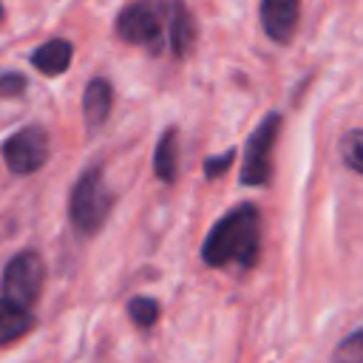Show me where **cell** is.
I'll return each instance as SVG.
<instances>
[{
    "label": "cell",
    "instance_id": "1",
    "mask_svg": "<svg viewBox=\"0 0 363 363\" xmlns=\"http://www.w3.org/2000/svg\"><path fill=\"white\" fill-rule=\"evenodd\" d=\"M261 250V216L252 204L233 207L221 221L213 224L204 238L201 258L207 267H252Z\"/></svg>",
    "mask_w": 363,
    "mask_h": 363
},
{
    "label": "cell",
    "instance_id": "2",
    "mask_svg": "<svg viewBox=\"0 0 363 363\" xmlns=\"http://www.w3.org/2000/svg\"><path fill=\"white\" fill-rule=\"evenodd\" d=\"M116 31L125 43L145 45L147 51L159 54L167 37V11L159 0H136L128 3L116 17Z\"/></svg>",
    "mask_w": 363,
    "mask_h": 363
},
{
    "label": "cell",
    "instance_id": "3",
    "mask_svg": "<svg viewBox=\"0 0 363 363\" xmlns=\"http://www.w3.org/2000/svg\"><path fill=\"white\" fill-rule=\"evenodd\" d=\"M111 210V193L102 182L99 167H88L71 193V221L79 233H94Z\"/></svg>",
    "mask_w": 363,
    "mask_h": 363
},
{
    "label": "cell",
    "instance_id": "4",
    "mask_svg": "<svg viewBox=\"0 0 363 363\" xmlns=\"http://www.w3.org/2000/svg\"><path fill=\"white\" fill-rule=\"evenodd\" d=\"M43 278H45V267H43L40 255L31 252V250L20 252L9 261L6 272H3V298L17 303V306L31 309V303L40 295Z\"/></svg>",
    "mask_w": 363,
    "mask_h": 363
},
{
    "label": "cell",
    "instance_id": "5",
    "mask_svg": "<svg viewBox=\"0 0 363 363\" xmlns=\"http://www.w3.org/2000/svg\"><path fill=\"white\" fill-rule=\"evenodd\" d=\"M281 128V113H267L261 119V125L250 133L247 147H244V167H241V182L244 184H267L269 182V156H272V145Z\"/></svg>",
    "mask_w": 363,
    "mask_h": 363
},
{
    "label": "cell",
    "instance_id": "6",
    "mask_svg": "<svg viewBox=\"0 0 363 363\" xmlns=\"http://www.w3.org/2000/svg\"><path fill=\"white\" fill-rule=\"evenodd\" d=\"M3 159H6L9 170L20 173V176H28V173L40 170L43 162L48 159V136H45V130L37 128V125L17 130L14 136H9L3 142Z\"/></svg>",
    "mask_w": 363,
    "mask_h": 363
},
{
    "label": "cell",
    "instance_id": "7",
    "mask_svg": "<svg viewBox=\"0 0 363 363\" xmlns=\"http://www.w3.org/2000/svg\"><path fill=\"white\" fill-rule=\"evenodd\" d=\"M261 26L269 40L289 43L298 26V0H261Z\"/></svg>",
    "mask_w": 363,
    "mask_h": 363
},
{
    "label": "cell",
    "instance_id": "8",
    "mask_svg": "<svg viewBox=\"0 0 363 363\" xmlns=\"http://www.w3.org/2000/svg\"><path fill=\"white\" fill-rule=\"evenodd\" d=\"M164 11H167V40H170V48L179 57H184L193 48V40H196L193 14L187 11V6L182 0H167Z\"/></svg>",
    "mask_w": 363,
    "mask_h": 363
},
{
    "label": "cell",
    "instance_id": "9",
    "mask_svg": "<svg viewBox=\"0 0 363 363\" xmlns=\"http://www.w3.org/2000/svg\"><path fill=\"white\" fill-rule=\"evenodd\" d=\"M111 99H113V94H111L108 79L96 77V79H91L85 85V94H82V116H85V125L88 128H99L108 119Z\"/></svg>",
    "mask_w": 363,
    "mask_h": 363
},
{
    "label": "cell",
    "instance_id": "10",
    "mask_svg": "<svg viewBox=\"0 0 363 363\" xmlns=\"http://www.w3.org/2000/svg\"><path fill=\"white\" fill-rule=\"evenodd\" d=\"M34 326V315L26 306H17L6 298H0V346L14 343Z\"/></svg>",
    "mask_w": 363,
    "mask_h": 363
},
{
    "label": "cell",
    "instance_id": "11",
    "mask_svg": "<svg viewBox=\"0 0 363 363\" xmlns=\"http://www.w3.org/2000/svg\"><path fill=\"white\" fill-rule=\"evenodd\" d=\"M71 54H74V48H71L68 40H48L31 54V62H34L37 71H43L48 77H57L71 65Z\"/></svg>",
    "mask_w": 363,
    "mask_h": 363
},
{
    "label": "cell",
    "instance_id": "12",
    "mask_svg": "<svg viewBox=\"0 0 363 363\" xmlns=\"http://www.w3.org/2000/svg\"><path fill=\"white\" fill-rule=\"evenodd\" d=\"M153 170L162 182H173L176 179V130H164L156 142V153H153Z\"/></svg>",
    "mask_w": 363,
    "mask_h": 363
},
{
    "label": "cell",
    "instance_id": "13",
    "mask_svg": "<svg viewBox=\"0 0 363 363\" xmlns=\"http://www.w3.org/2000/svg\"><path fill=\"white\" fill-rule=\"evenodd\" d=\"M337 153L349 170L363 176V130H346L337 142Z\"/></svg>",
    "mask_w": 363,
    "mask_h": 363
},
{
    "label": "cell",
    "instance_id": "14",
    "mask_svg": "<svg viewBox=\"0 0 363 363\" xmlns=\"http://www.w3.org/2000/svg\"><path fill=\"white\" fill-rule=\"evenodd\" d=\"M128 315H130V320H133L136 326L147 329V326H153L156 318H159V303H156L153 298H145V295L130 298V303H128Z\"/></svg>",
    "mask_w": 363,
    "mask_h": 363
},
{
    "label": "cell",
    "instance_id": "15",
    "mask_svg": "<svg viewBox=\"0 0 363 363\" xmlns=\"http://www.w3.org/2000/svg\"><path fill=\"white\" fill-rule=\"evenodd\" d=\"M335 360H349V363H363V326L346 335L337 343V357Z\"/></svg>",
    "mask_w": 363,
    "mask_h": 363
},
{
    "label": "cell",
    "instance_id": "16",
    "mask_svg": "<svg viewBox=\"0 0 363 363\" xmlns=\"http://www.w3.org/2000/svg\"><path fill=\"white\" fill-rule=\"evenodd\" d=\"M26 91V77L9 71V74H0V96H17Z\"/></svg>",
    "mask_w": 363,
    "mask_h": 363
},
{
    "label": "cell",
    "instance_id": "17",
    "mask_svg": "<svg viewBox=\"0 0 363 363\" xmlns=\"http://www.w3.org/2000/svg\"><path fill=\"white\" fill-rule=\"evenodd\" d=\"M235 159V153L233 150H227V153H221V156H210L207 162H204V173L210 176V179H216V176H221L227 167H230V162Z\"/></svg>",
    "mask_w": 363,
    "mask_h": 363
},
{
    "label": "cell",
    "instance_id": "18",
    "mask_svg": "<svg viewBox=\"0 0 363 363\" xmlns=\"http://www.w3.org/2000/svg\"><path fill=\"white\" fill-rule=\"evenodd\" d=\"M0 20H3V3H0Z\"/></svg>",
    "mask_w": 363,
    "mask_h": 363
},
{
    "label": "cell",
    "instance_id": "19",
    "mask_svg": "<svg viewBox=\"0 0 363 363\" xmlns=\"http://www.w3.org/2000/svg\"><path fill=\"white\" fill-rule=\"evenodd\" d=\"M335 363H349V360H335Z\"/></svg>",
    "mask_w": 363,
    "mask_h": 363
}]
</instances>
